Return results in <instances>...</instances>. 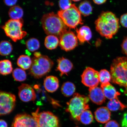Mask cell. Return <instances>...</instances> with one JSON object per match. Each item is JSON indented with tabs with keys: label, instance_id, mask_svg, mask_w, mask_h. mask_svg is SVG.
Instances as JSON below:
<instances>
[{
	"label": "cell",
	"instance_id": "obj_6",
	"mask_svg": "<svg viewBox=\"0 0 127 127\" xmlns=\"http://www.w3.org/2000/svg\"><path fill=\"white\" fill-rule=\"evenodd\" d=\"M23 20H9L6 22L4 25L1 26L6 35L14 42L23 39L27 34V32L23 31Z\"/></svg>",
	"mask_w": 127,
	"mask_h": 127
},
{
	"label": "cell",
	"instance_id": "obj_12",
	"mask_svg": "<svg viewBox=\"0 0 127 127\" xmlns=\"http://www.w3.org/2000/svg\"><path fill=\"white\" fill-rule=\"evenodd\" d=\"M12 127H38L32 116L26 113L18 114L14 118Z\"/></svg>",
	"mask_w": 127,
	"mask_h": 127
},
{
	"label": "cell",
	"instance_id": "obj_37",
	"mask_svg": "<svg viewBox=\"0 0 127 127\" xmlns=\"http://www.w3.org/2000/svg\"><path fill=\"white\" fill-rule=\"evenodd\" d=\"M4 2L6 5L9 6H13L16 4L17 1L16 0H6L4 1Z\"/></svg>",
	"mask_w": 127,
	"mask_h": 127
},
{
	"label": "cell",
	"instance_id": "obj_9",
	"mask_svg": "<svg viewBox=\"0 0 127 127\" xmlns=\"http://www.w3.org/2000/svg\"><path fill=\"white\" fill-rule=\"evenodd\" d=\"M16 102L15 95L8 92L0 91V116L11 113L15 107Z\"/></svg>",
	"mask_w": 127,
	"mask_h": 127
},
{
	"label": "cell",
	"instance_id": "obj_3",
	"mask_svg": "<svg viewBox=\"0 0 127 127\" xmlns=\"http://www.w3.org/2000/svg\"><path fill=\"white\" fill-rule=\"evenodd\" d=\"M111 80L121 86H127V57H118L111 66Z\"/></svg>",
	"mask_w": 127,
	"mask_h": 127
},
{
	"label": "cell",
	"instance_id": "obj_41",
	"mask_svg": "<svg viewBox=\"0 0 127 127\" xmlns=\"http://www.w3.org/2000/svg\"><path fill=\"white\" fill-rule=\"evenodd\" d=\"M73 1H74V2H78V1H80V0H72Z\"/></svg>",
	"mask_w": 127,
	"mask_h": 127
},
{
	"label": "cell",
	"instance_id": "obj_33",
	"mask_svg": "<svg viewBox=\"0 0 127 127\" xmlns=\"http://www.w3.org/2000/svg\"><path fill=\"white\" fill-rule=\"evenodd\" d=\"M120 22L122 26L127 28V13L124 14L121 16Z\"/></svg>",
	"mask_w": 127,
	"mask_h": 127
},
{
	"label": "cell",
	"instance_id": "obj_10",
	"mask_svg": "<svg viewBox=\"0 0 127 127\" xmlns=\"http://www.w3.org/2000/svg\"><path fill=\"white\" fill-rule=\"evenodd\" d=\"M59 45L61 48L66 51L73 50L78 44V39L74 33L70 31L64 32L60 37Z\"/></svg>",
	"mask_w": 127,
	"mask_h": 127
},
{
	"label": "cell",
	"instance_id": "obj_20",
	"mask_svg": "<svg viewBox=\"0 0 127 127\" xmlns=\"http://www.w3.org/2000/svg\"><path fill=\"white\" fill-rule=\"evenodd\" d=\"M32 63V59L27 55H20L17 61V65L24 70L30 69Z\"/></svg>",
	"mask_w": 127,
	"mask_h": 127
},
{
	"label": "cell",
	"instance_id": "obj_30",
	"mask_svg": "<svg viewBox=\"0 0 127 127\" xmlns=\"http://www.w3.org/2000/svg\"><path fill=\"white\" fill-rule=\"evenodd\" d=\"M26 45L27 48L30 51L34 52L38 50L40 47V44L38 40L32 38L26 41Z\"/></svg>",
	"mask_w": 127,
	"mask_h": 127
},
{
	"label": "cell",
	"instance_id": "obj_21",
	"mask_svg": "<svg viewBox=\"0 0 127 127\" xmlns=\"http://www.w3.org/2000/svg\"><path fill=\"white\" fill-rule=\"evenodd\" d=\"M8 15L11 19L19 20L22 19L24 15V11L23 9L20 6L15 5L9 9Z\"/></svg>",
	"mask_w": 127,
	"mask_h": 127
},
{
	"label": "cell",
	"instance_id": "obj_11",
	"mask_svg": "<svg viewBox=\"0 0 127 127\" xmlns=\"http://www.w3.org/2000/svg\"><path fill=\"white\" fill-rule=\"evenodd\" d=\"M81 77L82 83L90 88L97 87L100 82L99 72L91 67H87Z\"/></svg>",
	"mask_w": 127,
	"mask_h": 127
},
{
	"label": "cell",
	"instance_id": "obj_25",
	"mask_svg": "<svg viewBox=\"0 0 127 127\" xmlns=\"http://www.w3.org/2000/svg\"><path fill=\"white\" fill-rule=\"evenodd\" d=\"M107 107L109 110L112 111L122 110L127 107L117 98L110 100L107 103Z\"/></svg>",
	"mask_w": 127,
	"mask_h": 127
},
{
	"label": "cell",
	"instance_id": "obj_40",
	"mask_svg": "<svg viewBox=\"0 0 127 127\" xmlns=\"http://www.w3.org/2000/svg\"><path fill=\"white\" fill-rule=\"evenodd\" d=\"M34 57L36 58H39V57H40L42 55L40 52H35L34 54Z\"/></svg>",
	"mask_w": 127,
	"mask_h": 127
},
{
	"label": "cell",
	"instance_id": "obj_42",
	"mask_svg": "<svg viewBox=\"0 0 127 127\" xmlns=\"http://www.w3.org/2000/svg\"><path fill=\"white\" fill-rule=\"evenodd\" d=\"M126 92L127 93V86L126 87Z\"/></svg>",
	"mask_w": 127,
	"mask_h": 127
},
{
	"label": "cell",
	"instance_id": "obj_7",
	"mask_svg": "<svg viewBox=\"0 0 127 127\" xmlns=\"http://www.w3.org/2000/svg\"><path fill=\"white\" fill-rule=\"evenodd\" d=\"M58 15L68 28L75 29L77 25L83 24L81 14L75 4H72L70 7L65 10L58 12Z\"/></svg>",
	"mask_w": 127,
	"mask_h": 127
},
{
	"label": "cell",
	"instance_id": "obj_17",
	"mask_svg": "<svg viewBox=\"0 0 127 127\" xmlns=\"http://www.w3.org/2000/svg\"><path fill=\"white\" fill-rule=\"evenodd\" d=\"M44 88L47 92L53 93L56 91L59 87V81L55 76H47L44 79Z\"/></svg>",
	"mask_w": 127,
	"mask_h": 127
},
{
	"label": "cell",
	"instance_id": "obj_5",
	"mask_svg": "<svg viewBox=\"0 0 127 127\" xmlns=\"http://www.w3.org/2000/svg\"><path fill=\"white\" fill-rule=\"evenodd\" d=\"M29 70V74L35 78H41L51 70L54 65L53 61L47 56L42 55L39 58L34 57Z\"/></svg>",
	"mask_w": 127,
	"mask_h": 127
},
{
	"label": "cell",
	"instance_id": "obj_18",
	"mask_svg": "<svg viewBox=\"0 0 127 127\" xmlns=\"http://www.w3.org/2000/svg\"><path fill=\"white\" fill-rule=\"evenodd\" d=\"M77 37L80 43L83 44L85 42H89L92 36L91 30L88 27L83 26L77 29Z\"/></svg>",
	"mask_w": 127,
	"mask_h": 127
},
{
	"label": "cell",
	"instance_id": "obj_34",
	"mask_svg": "<svg viewBox=\"0 0 127 127\" xmlns=\"http://www.w3.org/2000/svg\"><path fill=\"white\" fill-rule=\"evenodd\" d=\"M121 47L123 53L127 56V36L123 39Z\"/></svg>",
	"mask_w": 127,
	"mask_h": 127
},
{
	"label": "cell",
	"instance_id": "obj_36",
	"mask_svg": "<svg viewBox=\"0 0 127 127\" xmlns=\"http://www.w3.org/2000/svg\"><path fill=\"white\" fill-rule=\"evenodd\" d=\"M122 127H127V111L124 114L121 123Z\"/></svg>",
	"mask_w": 127,
	"mask_h": 127
},
{
	"label": "cell",
	"instance_id": "obj_14",
	"mask_svg": "<svg viewBox=\"0 0 127 127\" xmlns=\"http://www.w3.org/2000/svg\"><path fill=\"white\" fill-rule=\"evenodd\" d=\"M89 98L95 104L101 105L105 102V97L101 87H96L90 88Z\"/></svg>",
	"mask_w": 127,
	"mask_h": 127
},
{
	"label": "cell",
	"instance_id": "obj_8",
	"mask_svg": "<svg viewBox=\"0 0 127 127\" xmlns=\"http://www.w3.org/2000/svg\"><path fill=\"white\" fill-rule=\"evenodd\" d=\"M38 108L35 112L32 113L37 122L38 127H60L58 117L49 111H43L39 113Z\"/></svg>",
	"mask_w": 127,
	"mask_h": 127
},
{
	"label": "cell",
	"instance_id": "obj_16",
	"mask_svg": "<svg viewBox=\"0 0 127 127\" xmlns=\"http://www.w3.org/2000/svg\"><path fill=\"white\" fill-rule=\"evenodd\" d=\"M95 117L98 123H107L110 120L111 113L107 107H101L98 108L95 112Z\"/></svg>",
	"mask_w": 127,
	"mask_h": 127
},
{
	"label": "cell",
	"instance_id": "obj_22",
	"mask_svg": "<svg viewBox=\"0 0 127 127\" xmlns=\"http://www.w3.org/2000/svg\"><path fill=\"white\" fill-rule=\"evenodd\" d=\"M44 45L48 49L53 50L58 47L59 44L58 37L53 35H48L44 40Z\"/></svg>",
	"mask_w": 127,
	"mask_h": 127
},
{
	"label": "cell",
	"instance_id": "obj_4",
	"mask_svg": "<svg viewBox=\"0 0 127 127\" xmlns=\"http://www.w3.org/2000/svg\"><path fill=\"white\" fill-rule=\"evenodd\" d=\"M89 98L78 93H75L72 98L67 103L66 109L74 120L79 121V117L84 111L90 109L88 103Z\"/></svg>",
	"mask_w": 127,
	"mask_h": 127
},
{
	"label": "cell",
	"instance_id": "obj_19",
	"mask_svg": "<svg viewBox=\"0 0 127 127\" xmlns=\"http://www.w3.org/2000/svg\"><path fill=\"white\" fill-rule=\"evenodd\" d=\"M101 86L105 97L110 100L117 98L120 95L109 82L101 84Z\"/></svg>",
	"mask_w": 127,
	"mask_h": 127
},
{
	"label": "cell",
	"instance_id": "obj_39",
	"mask_svg": "<svg viewBox=\"0 0 127 127\" xmlns=\"http://www.w3.org/2000/svg\"><path fill=\"white\" fill-rule=\"evenodd\" d=\"M93 1L95 4L100 5L104 3L107 1L105 0H93Z\"/></svg>",
	"mask_w": 127,
	"mask_h": 127
},
{
	"label": "cell",
	"instance_id": "obj_24",
	"mask_svg": "<svg viewBox=\"0 0 127 127\" xmlns=\"http://www.w3.org/2000/svg\"><path fill=\"white\" fill-rule=\"evenodd\" d=\"M12 71V64L10 60H4L0 61V74L1 75H8Z\"/></svg>",
	"mask_w": 127,
	"mask_h": 127
},
{
	"label": "cell",
	"instance_id": "obj_13",
	"mask_svg": "<svg viewBox=\"0 0 127 127\" xmlns=\"http://www.w3.org/2000/svg\"><path fill=\"white\" fill-rule=\"evenodd\" d=\"M18 96L24 102L34 101L36 99L35 92L32 87L28 84H23L18 87Z\"/></svg>",
	"mask_w": 127,
	"mask_h": 127
},
{
	"label": "cell",
	"instance_id": "obj_1",
	"mask_svg": "<svg viewBox=\"0 0 127 127\" xmlns=\"http://www.w3.org/2000/svg\"><path fill=\"white\" fill-rule=\"evenodd\" d=\"M96 31L101 36L111 39L120 28L119 19L113 13L103 12L95 22Z\"/></svg>",
	"mask_w": 127,
	"mask_h": 127
},
{
	"label": "cell",
	"instance_id": "obj_23",
	"mask_svg": "<svg viewBox=\"0 0 127 127\" xmlns=\"http://www.w3.org/2000/svg\"><path fill=\"white\" fill-rule=\"evenodd\" d=\"M75 90V85L72 82H69L64 83L61 88L62 93L64 96L67 97H69L74 94Z\"/></svg>",
	"mask_w": 127,
	"mask_h": 127
},
{
	"label": "cell",
	"instance_id": "obj_38",
	"mask_svg": "<svg viewBox=\"0 0 127 127\" xmlns=\"http://www.w3.org/2000/svg\"><path fill=\"white\" fill-rule=\"evenodd\" d=\"M0 127H8L7 124L4 120H0Z\"/></svg>",
	"mask_w": 127,
	"mask_h": 127
},
{
	"label": "cell",
	"instance_id": "obj_28",
	"mask_svg": "<svg viewBox=\"0 0 127 127\" xmlns=\"http://www.w3.org/2000/svg\"><path fill=\"white\" fill-rule=\"evenodd\" d=\"M93 114L88 109L84 111L81 114L79 117V121L84 125H89L93 122Z\"/></svg>",
	"mask_w": 127,
	"mask_h": 127
},
{
	"label": "cell",
	"instance_id": "obj_29",
	"mask_svg": "<svg viewBox=\"0 0 127 127\" xmlns=\"http://www.w3.org/2000/svg\"><path fill=\"white\" fill-rule=\"evenodd\" d=\"M12 76L14 79L17 81L21 82L26 80L27 75L24 70L20 68H17L12 72Z\"/></svg>",
	"mask_w": 127,
	"mask_h": 127
},
{
	"label": "cell",
	"instance_id": "obj_2",
	"mask_svg": "<svg viewBox=\"0 0 127 127\" xmlns=\"http://www.w3.org/2000/svg\"><path fill=\"white\" fill-rule=\"evenodd\" d=\"M42 26L46 34L60 38L68 27L58 14L53 12L44 14L41 20Z\"/></svg>",
	"mask_w": 127,
	"mask_h": 127
},
{
	"label": "cell",
	"instance_id": "obj_15",
	"mask_svg": "<svg viewBox=\"0 0 127 127\" xmlns=\"http://www.w3.org/2000/svg\"><path fill=\"white\" fill-rule=\"evenodd\" d=\"M58 63L56 71L60 72L61 77L64 74L67 75L73 68V64L69 60L64 58H61L57 60Z\"/></svg>",
	"mask_w": 127,
	"mask_h": 127
},
{
	"label": "cell",
	"instance_id": "obj_27",
	"mask_svg": "<svg viewBox=\"0 0 127 127\" xmlns=\"http://www.w3.org/2000/svg\"><path fill=\"white\" fill-rule=\"evenodd\" d=\"M78 9L81 14L85 16H87L92 13L93 7L89 1H86L80 3Z\"/></svg>",
	"mask_w": 127,
	"mask_h": 127
},
{
	"label": "cell",
	"instance_id": "obj_35",
	"mask_svg": "<svg viewBox=\"0 0 127 127\" xmlns=\"http://www.w3.org/2000/svg\"><path fill=\"white\" fill-rule=\"evenodd\" d=\"M104 127H120V126L116 121L112 120L106 123Z\"/></svg>",
	"mask_w": 127,
	"mask_h": 127
},
{
	"label": "cell",
	"instance_id": "obj_31",
	"mask_svg": "<svg viewBox=\"0 0 127 127\" xmlns=\"http://www.w3.org/2000/svg\"><path fill=\"white\" fill-rule=\"evenodd\" d=\"M100 82L101 84L109 83L111 79V76L109 71L105 69L101 70L99 72Z\"/></svg>",
	"mask_w": 127,
	"mask_h": 127
},
{
	"label": "cell",
	"instance_id": "obj_26",
	"mask_svg": "<svg viewBox=\"0 0 127 127\" xmlns=\"http://www.w3.org/2000/svg\"><path fill=\"white\" fill-rule=\"evenodd\" d=\"M12 50V45L9 41L4 40L0 42V55L3 56L8 55Z\"/></svg>",
	"mask_w": 127,
	"mask_h": 127
},
{
	"label": "cell",
	"instance_id": "obj_43",
	"mask_svg": "<svg viewBox=\"0 0 127 127\" xmlns=\"http://www.w3.org/2000/svg\"></svg>",
	"mask_w": 127,
	"mask_h": 127
},
{
	"label": "cell",
	"instance_id": "obj_32",
	"mask_svg": "<svg viewBox=\"0 0 127 127\" xmlns=\"http://www.w3.org/2000/svg\"><path fill=\"white\" fill-rule=\"evenodd\" d=\"M59 7L61 10H65L70 7L71 5V1L69 0H60L59 2Z\"/></svg>",
	"mask_w": 127,
	"mask_h": 127
}]
</instances>
